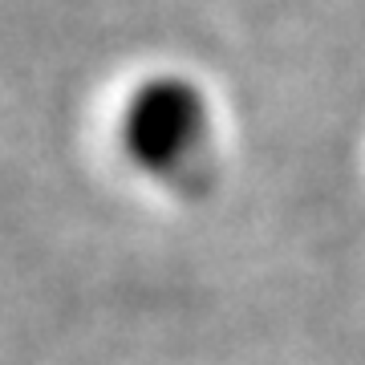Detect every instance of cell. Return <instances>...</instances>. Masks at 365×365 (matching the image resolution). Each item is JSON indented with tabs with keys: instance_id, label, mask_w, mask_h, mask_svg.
Masks as SVG:
<instances>
[{
	"instance_id": "6da1fadb",
	"label": "cell",
	"mask_w": 365,
	"mask_h": 365,
	"mask_svg": "<svg viewBox=\"0 0 365 365\" xmlns=\"http://www.w3.org/2000/svg\"><path fill=\"white\" fill-rule=\"evenodd\" d=\"M122 146L134 167L175 191H203L211 182V110L182 78L138 86L122 114Z\"/></svg>"
}]
</instances>
